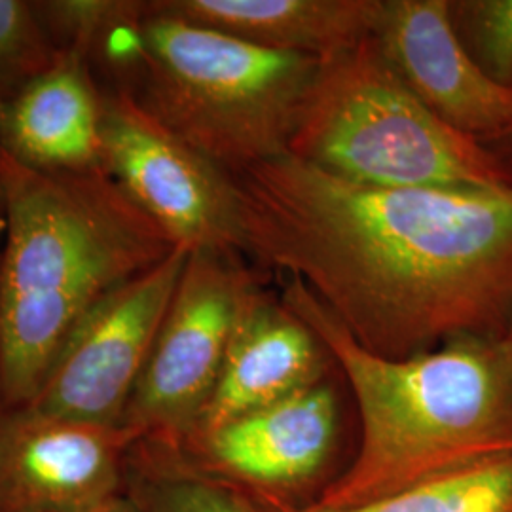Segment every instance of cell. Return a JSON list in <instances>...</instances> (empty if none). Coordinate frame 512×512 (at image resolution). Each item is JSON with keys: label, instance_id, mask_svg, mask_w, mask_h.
<instances>
[{"label": "cell", "instance_id": "obj_1", "mask_svg": "<svg viewBox=\"0 0 512 512\" xmlns=\"http://www.w3.org/2000/svg\"><path fill=\"white\" fill-rule=\"evenodd\" d=\"M247 258L300 279L366 351L406 359L512 321V188H385L279 156L238 175Z\"/></svg>", "mask_w": 512, "mask_h": 512}, {"label": "cell", "instance_id": "obj_2", "mask_svg": "<svg viewBox=\"0 0 512 512\" xmlns=\"http://www.w3.org/2000/svg\"><path fill=\"white\" fill-rule=\"evenodd\" d=\"M0 372L35 401L76 325L177 249L109 171L44 173L0 154Z\"/></svg>", "mask_w": 512, "mask_h": 512}, {"label": "cell", "instance_id": "obj_3", "mask_svg": "<svg viewBox=\"0 0 512 512\" xmlns=\"http://www.w3.org/2000/svg\"><path fill=\"white\" fill-rule=\"evenodd\" d=\"M281 300L340 365L361 420L357 456L313 503L355 509L512 456V376L499 338L463 336L385 359L359 346L300 279L289 277Z\"/></svg>", "mask_w": 512, "mask_h": 512}, {"label": "cell", "instance_id": "obj_4", "mask_svg": "<svg viewBox=\"0 0 512 512\" xmlns=\"http://www.w3.org/2000/svg\"><path fill=\"white\" fill-rule=\"evenodd\" d=\"M321 59L260 48L145 2L135 52L105 92L128 93L232 175L289 152Z\"/></svg>", "mask_w": 512, "mask_h": 512}, {"label": "cell", "instance_id": "obj_5", "mask_svg": "<svg viewBox=\"0 0 512 512\" xmlns=\"http://www.w3.org/2000/svg\"><path fill=\"white\" fill-rule=\"evenodd\" d=\"M289 156L385 188H512V169L427 109L374 38L321 59Z\"/></svg>", "mask_w": 512, "mask_h": 512}, {"label": "cell", "instance_id": "obj_6", "mask_svg": "<svg viewBox=\"0 0 512 512\" xmlns=\"http://www.w3.org/2000/svg\"><path fill=\"white\" fill-rule=\"evenodd\" d=\"M245 256L188 251L122 427L139 439L184 446L209 403L239 315L258 287Z\"/></svg>", "mask_w": 512, "mask_h": 512}, {"label": "cell", "instance_id": "obj_7", "mask_svg": "<svg viewBox=\"0 0 512 512\" xmlns=\"http://www.w3.org/2000/svg\"><path fill=\"white\" fill-rule=\"evenodd\" d=\"M105 165L175 247L247 256L238 177L167 131L128 93L107 92Z\"/></svg>", "mask_w": 512, "mask_h": 512}, {"label": "cell", "instance_id": "obj_8", "mask_svg": "<svg viewBox=\"0 0 512 512\" xmlns=\"http://www.w3.org/2000/svg\"><path fill=\"white\" fill-rule=\"evenodd\" d=\"M186 249L99 300L76 325L35 401L38 414L122 427L165 311L179 285Z\"/></svg>", "mask_w": 512, "mask_h": 512}, {"label": "cell", "instance_id": "obj_9", "mask_svg": "<svg viewBox=\"0 0 512 512\" xmlns=\"http://www.w3.org/2000/svg\"><path fill=\"white\" fill-rule=\"evenodd\" d=\"M126 427L10 410L0 420V512H88L126 494Z\"/></svg>", "mask_w": 512, "mask_h": 512}, {"label": "cell", "instance_id": "obj_10", "mask_svg": "<svg viewBox=\"0 0 512 512\" xmlns=\"http://www.w3.org/2000/svg\"><path fill=\"white\" fill-rule=\"evenodd\" d=\"M372 38L408 90L450 128L484 145L511 126L512 88L467 54L450 0H380Z\"/></svg>", "mask_w": 512, "mask_h": 512}, {"label": "cell", "instance_id": "obj_11", "mask_svg": "<svg viewBox=\"0 0 512 512\" xmlns=\"http://www.w3.org/2000/svg\"><path fill=\"white\" fill-rule=\"evenodd\" d=\"M338 401L317 384L228 421L184 444L203 469L251 490L277 492L315 475L329 458Z\"/></svg>", "mask_w": 512, "mask_h": 512}, {"label": "cell", "instance_id": "obj_12", "mask_svg": "<svg viewBox=\"0 0 512 512\" xmlns=\"http://www.w3.org/2000/svg\"><path fill=\"white\" fill-rule=\"evenodd\" d=\"M107 92L92 63L61 50L0 112V154L44 173H92L105 165Z\"/></svg>", "mask_w": 512, "mask_h": 512}, {"label": "cell", "instance_id": "obj_13", "mask_svg": "<svg viewBox=\"0 0 512 512\" xmlns=\"http://www.w3.org/2000/svg\"><path fill=\"white\" fill-rule=\"evenodd\" d=\"M329 359L317 334L281 298L258 285L243 306L219 382L188 442L321 384Z\"/></svg>", "mask_w": 512, "mask_h": 512}, {"label": "cell", "instance_id": "obj_14", "mask_svg": "<svg viewBox=\"0 0 512 512\" xmlns=\"http://www.w3.org/2000/svg\"><path fill=\"white\" fill-rule=\"evenodd\" d=\"M177 18L260 48L325 59L372 37L380 0H156Z\"/></svg>", "mask_w": 512, "mask_h": 512}, {"label": "cell", "instance_id": "obj_15", "mask_svg": "<svg viewBox=\"0 0 512 512\" xmlns=\"http://www.w3.org/2000/svg\"><path fill=\"white\" fill-rule=\"evenodd\" d=\"M126 495L139 512H260L241 484L162 440L137 439L129 448Z\"/></svg>", "mask_w": 512, "mask_h": 512}, {"label": "cell", "instance_id": "obj_16", "mask_svg": "<svg viewBox=\"0 0 512 512\" xmlns=\"http://www.w3.org/2000/svg\"><path fill=\"white\" fill-rule=\"evenodd\" d=\"M245 490L260 512H512V456L478 463L355 509L294 505L277 492Z\"/></svg>", "mask_w": 512, "mask_h": 512}, {"label": "cell", "instance_id": "obj_17", "mask_svg": "<svg viewBox=\"0 0 512 512\" xmlns=\"http://www.w3.org/2000/svg\"><path fill=\"white\" fill-rule=\"evenodd\" d=\"M59 54L35 2L0 0V112Z\"/></svg>", "mask_w": 512, "mask_h": 512}, {"label": "cell", "instance_id": "obj_18", "mask_svg": "<svg viewBox=\"0 0 512 512\" xmlns=\"http://www.w3.org/2000/svg\"><path fill=\"white\" fill-rule=\"evenodd\" d=\"M450 19L476 65L512 88V0H450Z\"/></svg>", "mask_w": 512, "mask_h": 512}, {"label": "cell", "instance_id": "obj_19", "mask_svg": "<svg viewBox=\"0 0 512 512\" xmlns=\"http://www.w3.org/2000/svg\"><path fill=\"white\" fill-rule=\"evenodd\" d=\"M484 147L488 148L490 152H494L503 164L512 169V124L501 135H497L492 141L484 143Z\"/></svg>", "mask_w": 512, "mask_h": 512}, {"label": "cell", "instance_id": "obj_20", "mask_svg": "<svg viewBox=\"0 0 512 512\" xmlns=\"http://www.w3.org/2000/svg\"><path fill=\"white\" fill-rule=\"evenodd\" d=\"M88 512H139L135 509V505L131 503L128 499V495L124 494L122 497H118V499H114V501H110L107 505H103V507H99V509H93V511Z\"/></svg>", "mask_w": 512, "mask_h": 512}, {"label": "cell", "instance_id": "obj_21", "mask_svg": "<svg viewBox=\"0 0 512 512\" xmlns=\"http://www.w3.org/2000/svg\"><path fill=\"white\" fill-rule=\"evenodd\" d=\"M499 342H501V348L505 351V357H507V363H509V368H511L512 376V321L509 329L505 330V334L499 338Z\"/></svg>", "mask_w": 512, "mask_h": 512}, {"label": "cell", "instance_id": "obj_22", "mask_svg": "<svg viewBox=\"0 0 512 512\" xmlns=\"http://www.w3.org/2000/svg\"><path fill=\"white\" fill-rule=\"evenodd\" d=\"M0 236H2V215H0ZM6 403H4V389H2V372H0V420L6 414Z\"/></svg>", "mask_w": 512, "mask_h": 512}]
</instances>
